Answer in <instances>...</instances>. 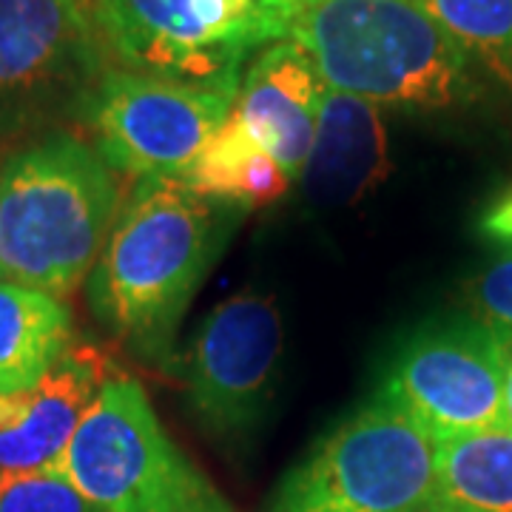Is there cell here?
Instances as JSON below:
<instances>
[{"mask_svg":"<svg viewBox=\"0 0 512 512\" xmlns=\"http://www.w3.org/2000/svg\"><path fill=\"white\" fill-rule=\"evenodd\" d=\"M245 214L183 180H140L89 274L94 319L137 356L168 365L194 293Z\"/></svg>","mask_w":512,"mask_h":512,"instance_id":"6da1fadb","label":"cell"},{"mask_svg":"<svg viewBox=\"0 0 512 512\" xmlns=\"http://www.w3.org/2000/svg\"><path fill=\"white\" fill-rule=\"evenodd\" d=\"M282 40L328 89L379 109H458L481 92L476 63L419 0H285Z\"/></svg>","mask_w":512,"mask_h":512,"instance_id":"7a4b0ae2","label":"cell"},{"mask_svg":"<svg viewBox=\"0 0 512 512\" xmlns=\"http://www.w3.org/2000/svg\"><path fill=\"white\" fill-rule=\"evenodd\" d=\"M120 214L114 171L63 128L0 163V282L72 296L92 274Z\"/></svg>","mask_w":512,"mask_h":512,"instance_id":"3957f363","label":"cell"},{"mask_svg":"<svg viewBox=\"0 0 512 512\" xmlns=\"http://www.w3.org/2000/svg\"><path fill=\"white\" fill-rule=\"evenodd\" d=\"M57 470L100 512H234L165 433L134 379L100 387Z\"/></svg>","mask_w":512,"mask_h":512,"instance_id":"277c9868","label":"cell"},{"mask_svg":"<svg viewBox=\"0 0 512 512\" xmlns=\"http://www.w3.org/2000/svg\"><path fill=\"white\" fill-rule=\"evenodd\" d=\"M436 501V441L373 396L293 464L268 512H427Z\"/></svg>","mask_w":512,"mask_h":512,"instance_id":"5b68a950","label":"cell"},{"mask_svg":"<svg viewBox=\"0 0 512 512\" xmlns=\"http://www.w3.org/2000/svg\"><path fill=\"white\" fill-rule=\"evenodd\" d=\"M89 15L120 69L211 83L282 40L285 0H94Z\"/></svg>","mask_w":512,"mask_h":512,"instance_id":"8992f818","label":"cell"},{"mask_svg":"<svg viewBox=\"0 0 512 512\" xmlns=\"http://www.w3.org/2000/svg\"><path fill=\"white\" fill-rule=\"evenodd\" d=\"M239 77L165 80L109 66L80 111L94 151L131 180H183L237 106Z\"/></svg>","mask_w":512,"mask_h":512,"instance_id":"52a82bcc","label":"cell"},{"mask_svg":"<svg viewBox=\"0 0 512 512\" xmlns=\"http://www.w3.org/2000/svg\"><path fill=\"white\" fill-rule=\"evenodd\" d=\"M512 333L481 316L433 319L384 365L376 396L399 407L433 441L504 427Z\"/></svg>","mask_w":512,"mask_h":512,"instance_id":"ba28073f","label":"cell"},{"mask_svg":"<svg viewBox=\"0 0 512 512\" xmlns=\"http://www.w3.org/2000/svg\"><path fill=\"white\" fill-rule=\"evenodd\" d=\"M109 57L77 0H0V140L80 120Z\"/></svg>","mask_w":512,"mask_h":512,"instance_id":"9c48e42d","label":"cell"},{"mask_svg":"<svg viewBox=\"0 0 512 512\" xmlns=\"http://www.w3.org/2000/svg\"><path fill=\"white\" fill-rule=\"evenodd\" d=\"M285 325L271 293L245 288L220 302L183 359L185 399L214 439L245 441L268 419L282 376Z\"/></svg>","mask_w":512,"mask_h":512,"instance_id":"30bf717a","label":"cell"},{"mask_svg":"<svg viewBox=\"0 0 512 512\" xmlns=\"http://www.w3.org/2000/svg\"><path fill=\"white\" fill-rule=\"evenodd\" d=\"M325 94L328 86L316 63L293 40L265 46L239 86L234 117L291 183H299L305 171Z\"/></svg>","mask_w":512,"mask_h":512,"instance_id":"8fae6325","label":"cell"},{"mask_svg":"<svg viewBox=\"0 0 512 512\" xmlns=\"http://www.w3.org/2000/svg\"><path fill=\"white\" fill-rule=\"evenodd\" d=\"M106 382V359L94 348L72 345L32 390L23 393L18 424L0 433V473L57 467L83 413Z\"/></svg>","mask_w":512,"mask_h":512,"instance_id":"7c38bea8","label":"cell"},{"mask_svg":"<svg viewBox=\"0 0 512 512\" xmlns=\"http://www.w3.org/2000/svg\"><path fill=\"white\" fill-rule=\"evenodd\" d=\"M387 128L382 109L362 97L328 89L311 154L299 183L316 202L350 205L387 177Z\"/></svg>","mask_w":512,"mask_h":512,"instance_id":"4fadbf2b","label":"cell"},{"mask_svg":"<svg viewBox=\"0 0 512 512\" xmlns=\"http://www.w3.org/2000/svg\"><path fill=\"white\" fill-rule=\"evenodd\" d=\"M72 348V311L49 293L0 282V396L32 390Z\"/></svg>","mask_w":512,"mask_h":512,"instance_id":"5bb4252c","label":"cell"},{"mask_svg":"<svg viewBox=\"0 0 512 512\" xmlns=\"http://www.w3.org/2000/svg\"><path fill=\"white\" fill-rule=\"evenodd\" d=\"M183 183L200 197L228 202L242 211L271 205L291 188L288 174L268 151L256 146L234 111L185 171Z\"/></svg>","mask_w":512,"mask_h":512,"instance_id":"9a60e30c","label":"cell"},{"mask_svg":"<svg viewBox=\"0 0 512 512\" xmlns=\"http://www.w3.org/2000/svg\"><path fill=\"white\" fill-rule=\"evenodd\" d=\"M439 501L458 512H512V430L436 441Z\"/></svg>","mask_w":512,"mask_h":512,"instance_id":"2e32d148","label":"cell"},{"mask_svg":"<svg viewBox=\"0 0 512 512\" xmlns=\"http://www.w3.org/2000/svg\"><path fill=\"white\" fill-rule=\"evenodd\" d=\"M476 63L512 89V0H419Z\"/></svg>","mask_w":512,"mask_h":512,"instance_id":"e0dca14e","label":"cell"},{"mask_svg":"<svg viewBox=\"0 0 512 512\" xmlns=\"http://www.w3.org/2000/svg\"><path fill=\"white\" fill-rule=\"evenodd\" d=\"M0 512H100L57 467L0 473Z\"/></svg>","mask_w":512,"mask_h":512,"instance_id":"ac0fdd59","label":"cell"},{"mask_svg":"<svg viewBox=\"0 0 512 512\" xmlns=\"http://www.w3.org/2000/svg\"><path fill=\"white\" fill-rule=\"evenodd\" d=\"M473 305L484 322L512 333V251L498 256L473 282Z\"/></svg>","mask_w":512,"mask_h":512,"instance_id":"d6986e66","label":"cell"},{"mask_svg":"<svg viewBox=\"0 0 512 512\" xmlns=\"http://www.w3.org/2000/svg\"><path fill=\"white\" fill-rule=\"evenodd\" d=\"M481 234L501 245H512V191L487 208V214L481 217Z\"/></svg>","mask_w":512,"mask_h":512,"instance_id":"ffe728a7","label":"cell"},{"mask_svg":"<svg viewBox=\"0 0 512 512\" xmlns=\"http://www.w3.org/2000/svg\"><path fill=\"white\" fill-rule=\"evenodd\" d=\"M504 427L512 430V350H510V367H507V399H504Z\"/></svg>","mask_w":512,"mask_h":512,"instance_id":"44dd1931","label":"cell"},{"mask_svg":"<svg viewBox=\"0 0 512 512\" xmlns=\"http://www.w3.org/2000/svg\"><path fill=\"white\" fill-rule=\"evenodd\" d=\"M77 3H80V6H83V9H86V12H92L94 0H77Z\"/></svg>","mask_w":512,"mask_h":512,"instance_id":"7402d4cb","label":"cell"},{"mask_svg":"<svg viewBox=\"0 0 512 512\" xmlns=\"http://www.w3.org/2000/svg\"><path fill=\"white\" fill-rule=\"evenodd\" d=\"M427 512H458V510H447V507H433V510Z\"/></svg>","mask_w":512,"mask_h":512,"instance_id":"603a6c76","label":"cell"}]
</instances>
